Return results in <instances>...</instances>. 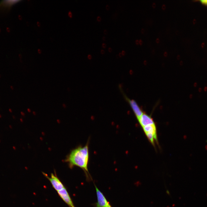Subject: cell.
Instances as JSON below:
<instances>
[{
    "label": "cell",
    "mask_w": 207,
    "mask_h": 207,
    "mask_svg": "<svg viewBox=\"0 0 207 207\" xmlns=\"http://www.w3.org/2000/svg\"><path fill=\"white\" fill-rule=\"evenodd\" d=\"M89 142L84 146L80 145L71 151L65 160L69 167L72 168L77 166L84 171L86 177L90 179V175L88 169L89 160Z\"/></svg>",
    "instance_id": "cell-1"
},
{
    "label": "cell",
    "mask_w": 207,
    "mask_h": 207,
    "mask_svg": "<svg viewBox=\"0 0 207 207\" xmlns=\"http://www.w3.org/2000/svg\"><path fill=\"white\" fill-rule=\"evenodd\" d=\"M95 186L97 198L96 207H112L102 192L95 185Z\"/></svg>",
    "instance_id": "cell-2"
},
{
    "label": "cell",
    "mask_w": 207,
    "mask_h": 207,
    "mask_svg": "<svg viewBox=\"0 0 207 207\" xmlns=\"http://www.w3.org/2000/svg\"><path fill=\"white\" fill-rule=\"evenodd\" d=\"M43 174L49 180L53 188L57 191L65 187L62 183L55 175L51 173L49 177L45 173H43Z\"/></svg>",
    "instance_id": "cell-3"
},
{
    "label": "cell",
    "mask_w": 207,
    "mask_h": 207,
    "mask_svg": "<svg viewBox=\"0 0 207 207\" xmlns=\"http://www.w3.org/2000/svg\"><path fill=\"white\" fill-rule=\"evenodd\" d=\"M126 99L129 103L137 119H138L143 113L142 110L136 102L133 99H130L124 96Z\"/></svg>",
    "instance_id": "cell-4"
},
{
    "label": "cell",
    "mask_w": 207,
    "mask_h": 207,
    "mask_svg": "<svg viewBox=\"0 0 207 207\" xmlns=\"http://www.w3.org/2000/svg\"><path fill=\"white\" fill-rule=\"evenodd\" d=\"M57 193L60 198L69 207H75L68 192L65 187L57 191Z\"/></svg>",
    "instance_id": "cell-5"
},
{
    "label": "cell",
    "mask_w": 207,
    "mask_h": 207,
    "mask_svg": "<svg viewBox=\"0 0 207 207\" xmlns=\"http://www.w3.org/2000/svg\"><path fill=\"white\" fill-rule=\"evenodd\" d=\"M137 119L142 127L148 125L155 124L154 120L151 116L145 113H143Z\"/></svg>",
    "instance_id": "cell-6"
},
{
    "label": "cell",
    "mask_w": 207,
    "mask_h": 207,
    "mask_svg": "<svg viewBox=\"0 0 207 207\" xmlns=\"http://www.w3.org/2000/svg\"><path fill=\"white\" fill-rule=\"evenodd\" d=\"M19 1H3L0 3V11H8L12 6Z\"/></svg>",
    "instance_id": "cell-7"
},
{
    "label": "cell",
    "mask_w": 207,
    "mask_h": 207,
    "mask_svg": "<svg viewBox=\"0 0 207 207\" xmlns=\"http://www.w3.org/2000/svg\"><path fill=\"white\" fill-rule=\"evenodd\" d=\"M145 133H149L153 135L156 141H157L156 128L155 124L148 125L142 127Z\"/></svg>",
    "instance_id": "cell-8"
},
{
    "label": "cell",
    "mask_w": 207,
    "mask_h": 207,
    "mask_svg": "<svg viewBox=\"0 0 207 207\" xmlns=\"http://www.w3.org/2000/svg\"><path fill=\"white\" fill-rule=\"evenodd\" d=\"M145 134L150 142L153 145H154V141L155 140L154 135L152 134L149 133H145Z\"/></svg>",
    "instance_id": "cell-9"
},
{
    "label": "cell",
    "mask_w": 207,
    "mask_h": 207,
    "mask_svg": "<svg viewBox=\"0 0 207 207\" xmlns=\"http://www.w3.org/2000/svg\"><path fill=\"white\" fill-rule=\"evenodd\" d=\"M203 5L207 7V0H200L198 1Z\"/></svg>",
    "instance_id": "cell-10"
},
{
    "label": "cell",
    "mask_w": 207,
    "mask_h": 207,
    "mask_svg": "<svg viewBox=\"0 0 207 207\" xmlns=\"http://www.w3.org/2000/svg\"><path fill=\"white\" fill-rule=\"evenodd\" d=\"M68 15L70 17H72V15L71 12H69L68 13Z\"/></svg>",
    "instance_id": "cell-11"
},
{
    "label": "cell",
    "mask_w": 207,
    "mask_h": 207,
    "mask_svg": "<svg viewBox=\"0 0 207 207\" xmlns=\"http://www.w3.org/2000/svg\"><path fill=\"white\" fill-rule=\"evenodd\" d=\"M139 43L140 45H142V40L141 39L139 40Z\"/></svg>",
    "instance_id": "cell-12"
},
{
    "label": "cell",
    "mask_w": 207,
    "mask_h": 207,
    "mask_svg": "<svg viewBox=\"0 0 207 207\" xmlns=\"http://www.w3.org/2000/svg\"><path fill=\"white\" fill-rule=\"evenodd\" d=\"M165 8H166L165 5L164 4H163L162 6V8L163 9H165Z\"/></svg>",
    "instance_id": "cell-13"
},
{
    "label": "cell",
    "mask_w": 207,
    "mask_h": 207,
    "mask_svg": "<svg viewBox=\"0 0 207 207\" xmlns=\"http://www.w3.org/2000/svg\"><path fill=\"white\" fill-rule=\"evenodd\" d=\"M97 19L98 21H99L101 20V18L99 16H98L97 18Z\"/></svg>",
    "instance_id": "cell-14"
},
{
    "label": "cell",
    "mask_w": 207,
    "mask_h": 207,
    "mask_svg": "<svg viewBox=\"0 0 207 207\" xmlns=\"http://www.w3.org/2000/svg\"><path fill=\"white\" fill-rule=\"evenodd\" d=\"M156 4L155 3H154L152 5V7H156Z\"/></svg>",
    "instance_id": "cell-15"
},
{
    "label": "cell",
    "mask_w": 207,
    "mask_h": 207,
    "mask_svg": "<svg viewBox=\"0 0 207 207\" xmlns=\"http://www.w3.org/2000/svg\"><path fill=\"white\" fill-rule=\"evenodd\" d=\"M135 43L137 44H139V41L138 40H136L135 41Z\"/></svg>",
    "instance_id": "cell-16"
},
{
    "label": "cell",
    "mask_w": 207,
    "mask_h": 207,
    "mask_svg": "<svg viewBox=\"0 0 207 207\" xmlns=\"http://www.w3.org/2000/svg\"><path fill=\"white\" fill-rule=\"evenodd\" d=\"M156 42L157 43H158L159 42V38H158L156 39Z\"/></svg>",
    "instance_id": "cell-17"
},
{
    "label": "cell",
    "mask_w": 207,
    "mask_h": 207,
    "mask_svg": "<svg viewBox=\"0 0 207 207\" xmlns=\"http://www.w3.org/2000/svg\"><path fill=\"white\" fill-rule=\"evenodd\" d=\"M144 30L143 28H142L141 30V33H143L144 32Z\"/></svg>",
    "instance_id": "cell-18"
},
{
    "label": "cell",
    "mask_w": 207,
    "mask_h": 207,
    "mask_svg": "<svg viewBox=\"0 0 207 207\" xmlns=\"http://www.w3.org/2000/svg\"><path fill=\"white\" fill-rule=\"evenodd\" d=\"M102 46L103 47H105L106 46V45L105 43H103L102 44Z\"/></svg>",
    "instance_id": "cell-19"
},
{
    "label": "cell",
    "mask_w": 207,
    "mask_h": 207,
    "mask_svg": "<svg viewBox=\"0 0 207 207\" xmlns=\"http://www.w3.org/2000/svg\"><path fill=\"white\" fill-rule=\"evenodd\" d=\"M106 8L107 9H109V7L108 5H107L106 6Z\"/></svg>",
    "instance_id": "cell-20"
},
{
    "label": "cell",
    "mask_w": 207,
    "mask_h": 207,
    "mask_svg": "<svg viewBox=\"0 0 207 207\" xmlns=\"http://www.w3.org/2000/svg\"><path fill=\"white\" fill-rule=\"evenodd\" d=\"M122 55H124L125 53V51L124 50H122Z\"/></svg>",
    "instance_id": "cell-21"
},
{
    "label": "cell",
    "mask_w": 207,
    "mask_h": 207,
    "mask_svg": "<svg viewBox=\"0 0 207 207\" xmlns=\"http://www.w3.org/2000/svg\"><path fill=\"white\" fill-rule=\"evenodd\" d=\"M104 33L105 34H106L107 33V31L106 30H104L103 31Z\"/></svg>",
    "instance_id": "cell-22"
},
{
    "label": "cell",
    "mask_w": 207,
    "mask_h": 207,
    "mask_svg": "<svg viewBox=\"0 0 207 207\" xmlns=\"http://www.w3.org/2000/svg\"><path fill=\"white\" fill-rule=\"evenodd\" d=\"M167 54L166 52H165L164 53V55L165 56H166L167 55Z\"/></svg>",
    "instance_id": "cell-23"
},
{
    "label": "cell",
    "mask_w": 207,
    "mask_h": 207,
    "mask_svg": "<svg viewBox=\"0 0 207 207\" xmlns=\"http://www.w3.org/2000/svg\"><path fill=\"white\" fill-rule=\"evenodd\" d=\"M101 53H104V51L103 49L101 50Z\"/></svg>",
    "instance_id": "cell-24"
},
{
    "label": "cell",
    "mask_w": 207,
    "mask_h": 207,
    "mask_svg": "<svg viewBox=\"0 0 207 207\" xmlns=\"http://www.w3.org/2000/svg\"><path fill=\"white\" fill-rule=\"evenodd\" d=\"M108 50L109 51H112V49L111 47H109L108 48Z\"/></svg>",
    "instance_id": "cell-25"
},
{
    "label": "cell",
    "mask_w": 207,
    "mask_h": 207,
    "mask_svg": "<svg viewBox=\"0 0 207 207\" xmlns=\"http://www.w3.org/2000/svg\"><path fill=\"white\" fill-rule=\"evenodd\" d=\"M38 52L39 53H40L41 52V51L40 49H39L38 50Z\"/></svg>",
    "instance_id": "cell-26"
},
{
    "label": "cell",
    "mask_w": 207,
    "mask_h": 207,
    "mask_svg": "<svg viewBox=\"0 0 207 207\" xmlns=\"http://www.w3.org/2000/svg\"><path fill=\"white\" fill-rule=\"evenodd\" d=\"M88 57L89 58H91V56L90 55H89Z\"/></svg>",
    "instance_id": "cell-27"
},
{
    "label": "cell",
    "mask_w": 207,
    "mask_h": 207,
    "mask_svg": "<svg viewBox=\"0 0 207 207\" xmlns=\"http://www.w3.org/2000/svg\"><path fill=\"white\" fill-rule=\"evenodd\" d=\"M119 55L120 56H121L122 55V53H119Z\"/></svg>",
    "instance_id": "cell-28"
},
{
    "label": "cell",
    "mask_w": 207,
    "mask_h": 207,
    "mask_svg": "<svg viewBox=\"0 0 207 207\" xmlns=\"http://www.w3.org/2000/svg\"><path fill=\"white\" fill-rule=\"evenodd\" d=\"M106 39V38L105 37H103L102 38V39L103 40H105Z\"/></svg>",
    "instance_id": "cell-29"
},
{
    "label": "cell",
    "mask_w": 207,
    "mask_h": 207,
    "mask_svg": "<svg viewBox=\"0 0 207 207\" xmlns=\"http://www.w3.org/2000/svg\"><path fill=\"white\" fill-rule=\"evenodd\" d=\"M9 127H10L11 129H12V126H9Z\"/></svg>",
    "instance_id": "cell-30"
},
{
    "label": "cell",
    "mask_w": 207,
    "mask_h": 207,
    "mask_svg": "<svg viewBox=\"0 0 207 207\" xmlns=\"http://www.w3.org/2000/svg\"></svg>",
    "instance_id": "cell-31"
}]
</instances>
